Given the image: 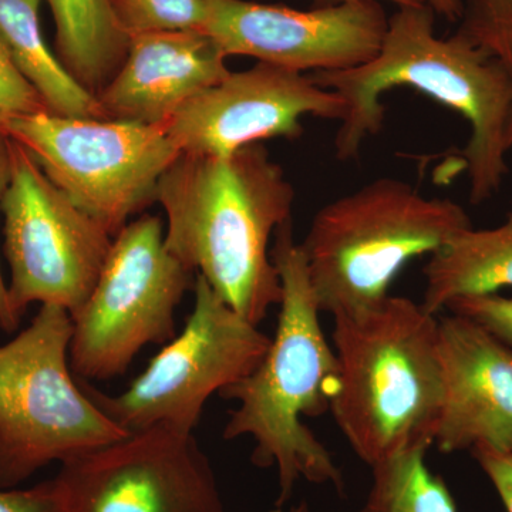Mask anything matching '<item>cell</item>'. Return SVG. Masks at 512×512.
Segmentation results:
<instances>
[{"mask_svg":"<svg viewBox=\"0 0 512 512\" xmlns=\"http://www.w3.org/2000/svg\"><path fill=\"white\" fill-rule=\"evenodd\" d=\"M454 2H456L457 5L460 6L461 9H463V13H464V6H466L467 0H454Z\"/></svg>","mask_w":512,"mask_h":512,"instance_id":"cell-31","label":"cell"},{"mask_svg":"<svg viewBox=\"0 0 512 512\" xmlns=\"http://www.w3.org/2000/svg\"><path fill=\"white\" fill-rule=\"evenodd\" d=\"M421 305L433 315L467 296L512 288V212L494 228L463 229L429 255Z\"/></svg>","mask_w":512,"mask_h":512,"instance_id":"cell-16","label":"cell"},{"mask_svg":"<svg viewBox=\"0 0 512 512\" xmlns=\"http://www.w3.org/2000/svg\"><path fill=\"white\" fill-rule=\"evenodd\" d=\"M49 111L42 97L16 69L0 37V130L20 117Z\"/></svg>","mask_w":512,"mask_h":512,"instance_id":"cell-22","label":"cell"},{"mask_svg":"<svg viewBox=\"0 0 512 512\" xmlns=\"http://www.w3.org/2000/svg\"><path fill=\"white\" fill-rule=\"evenodd\" d=\"M40 2L0 0V37L10 59L35 87L49 113L74 119H106L97 97L67 72L46 45L39 22Z\"/></svg>","mask_w":512,"mask_h":512,"instance_id":"cell-17","label":"cell"},{"mask_svg":"<svg viewBox=\"0 0 512 512\" xmlns=\"http://www.w3.org/2000/svg\"><path fill=\"white\" fill-rule=\"evenodd\" d=\"M446 309L474 320L512 350V298L500 293L467 296L448 303Z\"/></svg>","mask_w":512,"mask_h":512,"instance_id":"cell-23","label":"cell"},{"mask_svg":"<svg viewBox=\"0 0 512 512\" xmlns=\"http://www.w3.org/2000/svg\"><path fill=\"white\" fill-rule=\"evenodd\" d=\"M424 450L372 467L373 483L360 512H457L443 478L431 473Z\"/></svg>","mask_w":512,"mask_h":512,"instance_id":"cell-19","label":"cell"},{"mask_svg":"<svg viewBox=\"0 0 512 512\" xmlns=\"http://www.w3.org/2000/svg\"><path fill=\"white\" fill-rule=\"evenodd\" d=\"M12 171V140L5 131L0 130V204L3 194L8 188ZM20 319L10 305L8 285L3 281L0 272V328L5 332H13L19 326Z\"/></svg>","mask_w":512,"mask_h":512,"instance_id":"cell-26","label":"cell"},{"mask_svg":"<svg viewBox=\"0 0 512 512\" xmlns=\"http://www.w3.org/2000/svg\"><path fill=\"white\" fill-rule=\"evenodd\" d=\"M322 6L326 5H338V3L349 2V0H319ZM386 2L393 3L397 8H403V6H420L426 3V0H386Z\"/></svg>","mask_w":512,"mask_h":512,"instance_id":"cell-28","label":"cell"},{"mask_svg":"<svg viewBox=\"0 0 512 512\" xmlns=\"http://www.w3.org/2000/svg\"><path fill=\"white\" fill-rule=\"evenodd\" d=\"M73 320L42 305L28 328L0 346V488L40 468L93 453L127 437L76 382L70 366Z\"/></svg>","mask_w":512,"mask_h":512,"instance_id":"cell-6","label":"cell"},{"mask_svg":"<svg viewBox=\"0 0 512 512\" xmlns=\"http://www.w3.org/2000/svg\"><path fill=\"white\" fill-rule=\"evenodd\" d=\"M466 210L383 177L323 205L301 242L320 312L356 313L390 295L394 278L463 229Z\"/></svg>","mask_w":512,"mask_h":512,"instance_id":"cell-5","label":"cell"},{"mask_svg":"<svg viewBox=\"0 0 512 512\" xmlns=\"http://www.w3.org/2000/svg\"><path fill=\"white\" fill-rule=\"evenodd\" d=\"M426 3L434 10V13L444 16L451 22L463 18V9L454 0H426Z\"/></svg>","mask_w":512,"mask_h":512,"instance_id":"cell-27","label":"cell"},{"mask_svg":"<svg viewBox=\"0 0 512 512\" xmlns=\"http://www.w3.org/2000/svg\"><path fill=\"white\" fill-rule=\"evenodd\" d=\"M56 26L57 57L84 89L97 96L123 66L130 37L109 0H46Z\"/></svg>","mask_w":512,"mask_h":512,"instance_id":"cell-18","label":"cell"},{"mask_svg":"<svg viewBox=\"0 0 512 512\" xmlns=\"http://www.w3.org/2000/svg\"><path fill=\"white\" fill-rule=\"evenodd\" d=\"M0 512H59L55 480L28 490L0 488Z\"/></svg>","mask_w":512,"mask_h":512,"instance_id":"cell-24","label":"cell"},{"mask_svg":"<svg viewBox=\"0 0 512 512\" xmlns=\"http://www.w3.org/2000/svg\"><path fill=\"white\" fill-rule=\"evenodd\" d=\"M427 3L397 8L379 53L370 62L340 72L312 73L313 82L345 100L335 154L356 160L363 144L383 126L382 96L410 87L460 114L470 126L461 151L474 205L493 198L510 167L507 131L512 116V70L460 33L439 37Z\"/></svg>","mask_w":512,"mask_h":512,"instance_id":"cell-1","label":"cell"},{"mask_svg":"<svg viewBox=\"0 0 512 512\" xmlns=\"http://www.w3.org/2000/svg\"><path fill=\"white\" fill-rule=\"evenodd\" d=\"M471 453L500 495L505 510L512 512V454L495 453L487 448H476Z\"/></svg>","mask_w":512,"mask_h":512,"instance_id":"cell-25","label":"cell"},{"mask_svg":"<svg viewBox=\"0 0 512 512\" xmlns=\"http://www.w3.org/2000/svg\"><path fill=\"white\" fill-rule=\"evenodd\" d=\"M229 73L227 56L204 30L144 33L130 37L123 66L96 97L107 120L164 126Z\"/></svg>","mask_w":512,"mask_h":512,"instance_id":"cell-15","label":"cell"},{"mask_svg":"<svg viewBox=\"0 0 512 512\" xmlns=\"http://www.w3.org/2000/svg\"><path fill=\"white\" fill-rule=\"evenodd\" d=\"M269 512H312L311 508H309V505L306 503L299 504L298 507H293L289 511L282 510V507H276L275 510L269 511Z\"/></svg>","mask_w":512,"mask_h":512,"instance_id":"cell-29","label":"cell"},{"mask_svg":"<svg viewBox=\"0 0 512 512\" xmlns=\"http://www.w3.org/2000/svg\"><path fill=\"white\" fill-rule=\"evenodd\" d=\"M346 111L311 76L258 62L192 97L164 127L181 153L228 157L268 138L301 136L303 117L342 121Z\"/></svg>","mask_w":512,"mask_h":512,"instance_id":"cell-13","label":"cell"},{"mask_svg":"<svg viewBox=\"0 0 512 512\" xmlns=\"http://www.w3.org/2000/svg\"><path fill=\"white\" fill-rule=\"evenodd\" d=\"M271 258L282 285L274 339L258 366L221 390L220 396L238 403L224 439H254L252 463L278 468L276 507H282L302 478L332 484L340 494L345 481L328 448L303 423L305 417L330 412L339 365L320 325V309L301 242L293 237L292 218L276 228Z\"/></svg>","mask_w":512,"mask_h":512,"instance_id":"cell-3","label":"cell"},{"mask_svg":"<svg viewBox=\"0 0 512 512\" xmlns=\"http://www.w3.org/2000/svg\"><path fill=\"white\" fill-rule=\"evenodd\" d=\"M443 399L441 453L487 448L512 454V350L483 326L451 313L439 319Z\"/></svg>","mask_w":512,"mask_h":512,"instance_id":"cell-14","label":"cell"},{"mask_svg":"<svg viewBox=\"0 0 512 512\" xmlns=\"http://www.w3.org/2000/svg\"><path fill=\"white\" fill-rule=\"evenodd\" d=\"M204 30L224 55L291 72H340L370 62L389 28L380 0L298 10L249 0H204Z\"/></svg>","mask_w":512,"mask_h":512,"instance_id":"cell-12","label":"cell"},{"mask_svg":"<svg viewBox=\"0 0 512 512\" xmlns=\"http://www.w3.org/2000/svg\"><path fill=\"white\" fill-rule=\"evenodd\" d=\"M333 319L339 377L330 413L357 457L375 467L429 450L443 399L437 315L389 295Z\"/></svg>","mask_w":512,"mask_h":512,"instance_id":"cell-4","label":"cell"},{"mask_svg":"<svg viewBox=\"0 0 512 512\" xmlns=\"http://www.w3.org/2000/svg\"><path fill=\"white\" fill-rule=\"evenodd\" d=\"M457 33L512 70V0H467Z\"/></svg>","mask_w":512,"mask_h":512,"instance_id":"cell-21","label":"cell"},{"mask_svg":"<svg viewBox=\"0 0 512 512\" xmlns=\"http://www.w3.org/2000/svg\"><path fill=\"white\" fill-rule=\"evenodd\" d=\"M194 295L183 332L127 390L110 396L80 382L101 412L127 433L156 426L192 433L212 394L248 376L271 345V338L235 312L201 275Z\"/></svg>","mask_w":512,"mask_h":512,"instance_id":"cell-8","label":"cell"},{"mask_svg":"<svg viewBox=\"0 0 512 512\" xmlns=\"http://www.w3.org/2000/svg\"><path fill=\"white\" fill-rule=\"evenodd\" d=\"M53 480L59 512H225L195 437L164 426L66 461Z\"/></svg>","mask_w":512,"mask_h":512,"instance_id":"cell-11","label":"cell"},{"mask_svg":"<svg viewBox=\"0 0 512 512\" xmlns=\"http://www.w3.org/2000/svg\"><path fill=\"white\" fill-rule=\"evenodd\" d=\"M191 274L165 248L161 218L144 215L121 229L99 281L72 315L74 375L114 379L143 348L175 338L174 313L194 286Z\"/></svg>","mask_w":512,"mask_h":512,"instance_id":"cell-9","label":"cell"},{"mask_svg":"<svg viewBox=\"0 0 512 512\" xmlns=\"http://www.w3.org/2000/svg\"><path fill=\"white\" fill-rule=\"evenodd\" d=\"M295 197L281 165L259 143L228 157L181 153L157 185L168 221L165 248L259 325L281 303L269 239L292 218Z\"/></svg>","mask_w":512,"mask_h":512,"instance_id":"cell-2","label":"cell"},{"mask_svg":"<svg viewBox=\"0 0 512 512\" xmlns=\"http://www.w3.org/2000/svg\"><path fill=\"white\" fill-rule=\"evenodd\" d=\"M111 12L128 37L165 30H202L204 0H109Z\"/></svg>","mask_w":512,"mask_h":512,"instance_id":"cell-20","label":"cell"},{"mask_svg":"<svg viewBox=\"0 0 512 512\" xmlns=\"http://www.w3.org/2000/svg\"><path fill=\"white\" fill-rule=\"evenodd\" d=\"M0 208L15 315L22 319L33 302L74 315L99 281L114 238L76 207L15 140Z\"/></svg>","mask_w":512,"mask_h":512,"instance_id":"cell-10","label":"cell"},{"mask_svg":"<svg viewBox=\"0 0 512 512\" xmlns=\"http://www.w3.org/2000/svg\"><path fill=\"white\" fill-rule=\"evenodd\" d=\"M507 144H508V148H510V151L512 150V116H511V120H510V126H508V131H507Z\"/></svg>","mask_w":512,"mask_h":512,"instance_id":"cell-30","label":"cell"},{"mask_svg":"<svg viewBox=\"0 0 512 512\" xmlns=\"http://www.w3.org/2000/svg\"><path fill=\"white\" fill-rule=\"evenodd\" d=\"M5 133L113 238L156 201L158 181L181 154L164 126L133 121L42 111L10 121Z\"/></svg>","mask_w":512,"mask_h":512,"instance_id":"cell-7","label":"cell"}]
</instances>
